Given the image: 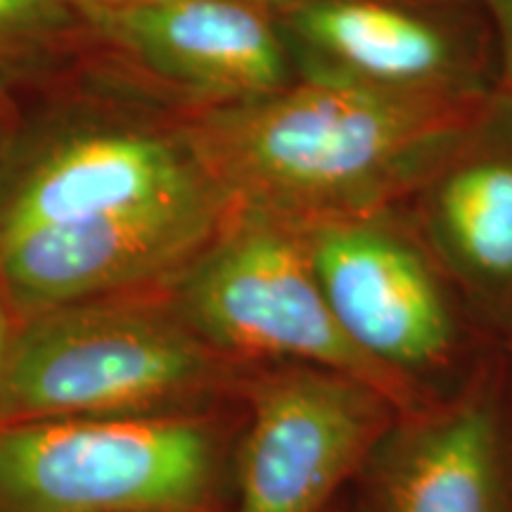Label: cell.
<instances>
[{
	"label": "cell",
	"mask_w": 512,
	"mask_h": 512,
	"mask_svg": "<svg viewBox=\"0 0 512 512\" xmlns=\"http://www.w3.org/2000/svg\"><path fill=\"white\" fill-rule=\"evenodd\" d=\"M15 313L10 311L8 302L0 304V380H3V370H5V361H8V351H10V339L12 332H15Z\"/></svg>",
	"instance_id": "obj_15"
},
{
	"label": "cell",
	"mask_w": 512,
	"mask_h": 512,
	"mask_svg": "<svg viewBox=\"0 0 512 512\" xmlns=\"http://www.w3.org/2000/svg\"><path fill=\"white\" fill-rule=\"evenodd\" d=\"M60 0H0V76L29 62L62 24Z\"/></svg>",
	"instance_id": "obj_13"
},
{
	"label": "cell",
	"mask_w": 512,
	"mask_h": 512,
	"mask_svg": "<svg viewBox=\"0 0 512 512\" xmlns=\"http://www.w3.org/2000/svg\"><path fill=\"white\" fill-rule=\"evenodd\" d=\"M86 15L207 107L264 98L297 81L278 15L249 0H133Z\"/></svg>",
	"instance_id": "obj_9"
},
{
	"label": "cell",
	"mask_w": 512,
	"mask_h": 512,
	"mask_svg": "<svg viewBox=\"0 0 512 512\" xmlns=\"http://www.w3.org/2000/svg\"><path fill=\"white\" fill-rule=\"evenodd\" d=\"M166 285L181 323L223 358H278L356 377L396 411L418 401L411 377L375 363L339 328L297 223L228 211L216 238Z\"/></svg>",
	"instance_id": "obj_3"
},
{
	"label": "cell",
	"mask_w": 512,
	"mask_h": 512,
	"mask_svg": "<svg viewBox=\"0 0 512 512\" xmlns=\"http://www.w3.org/2000/svg\"><path fill=\"white\" fill-rule=\"evenodd\" d=\"M247 399L235 512H323L396 413L370 384L299 363L254 377Z\"/></svg>",
	"instance_id": "obj_6"
},
{
	"label": "cell",
	"mask_w": 512,
	"mask_h": 512,
	"mask_svg": "<svg viewBox=\"0 0 512 512\" xmlns=\"http://www.w3.org/2000/svg\"><path fill=\"white\" fill-rule=\"evenodd\" d=\"M439 266L486 309L512 311V102L489 112L411 197Z\"/></svg>",
	"instance_id": "obj_10"
},
{
	"label": "cell",
	"mask_w": 512,
	"mask_h": 512,
	"mask_svg": "<svg viewBox=\"0 0 512 512\" xmlns=\"http://www.w3.org/2000/svg\"><path fill=\"white\" fill-rule=\"evenodd\" d=\"M489 24L496 57V95L512 102V0H475Z\"/></svg>",
	"instance_id": "obj_14"
},
{
	"label": "cell",
	"mask_w": 512,
	"mask_h": 512,
	"mask_svg": "<svg viewBox=\"0 0 512 512\" xmlns=\"http://www.w3.org/2000/svg\"><path fill=\"white\" fill-rule=\"evenodd\" d=\"M377 446L387 512H503V453L496 418L460 406L413 422Z\"/></svg>",
	"instance_id": "obj_12"
},
{
	"label": "cell",
	"mask_w": 512,
	"mask_h": 512,
	"mask_svg": "<svg viewBox=\"0 0 512 512\" xmlns=\"http://www.w3.org/2000/svg\"><path fill=\"white\" fill-rule=\"evenodd\" d=\"M221 456L200 411L0 422V512H209Z\"/></svg>",
	"instance_id": "obj_4"
},
{
	"label": "cell",
	"mask_w": 512,
	"mask_h": 512,
	"mask_svg": "<svg viewBox=\"0 0 512 512\" xmlns=\"http://www.w3.org/2000/svg\"><path fill=\"white\" fill-rule=\"evenodd\" d=\"M207 185L211 181L181 136L91 133L60 145L19 178L0 207V240L138 209Z\"/></svg>",
	"instance_id": "obj_11"
},
{
	"label": "cell",
	"mask_w": 512,
	"mask_h": 512,
	"mask_svg": "<svg viewBox=\"0 0 512 512\" xmlns=\"http://www.w3.org/2000/svg\"><path fill=\"white\" fill-rule=\"evenodd\" d=\"M510 347H512V344H510Z\"/></svg>",
	"instance_id": "obj_18"
},
{
	"label": "cell",
	"mask_w": 512,
	"mask_h": 512,
	"mask_svg": "<svg viewBox=\"0 0 512 512\" xmlns=\"http://www.w3.org/2000/svg\"><path fill=\"white\" fill-rule=\"evenodd\" d=\"M249 3H256V5H261V8H266V10L275 12V15H280V12L290 10L292 5L302 3V0H249Z\"/></svg>",
	"instance_id": "obj_17"
},
{
	"label": "cell",
	"mask_w": 512,
	"mask_h": 512,
	"mask_svg": "<svg viewBox=\"0 0 512 512\" xmlns=\"http://www.w3.org/2000/svg\"><path fill=\"white\" fill-rule=\"evenodd\" d=\"M226 361L169 299L128 292L19 318L0 380V422L197 411Z\"/></svg>",
	"instance_id": "obj_2"
},
{
	"label": "cell",
	"mask_w": 512,
	"mask_h": 512,
	"mask_svg": "<svg viewBox=\"0 0 512 512\" xmlns=\"http://www.w3.org/2000/svg\"><path fill=\"white\" fill-rule=\"evenodd\" d=\"M494 98L399 100L297 79L204 107L178 136L228 211L311 223L411 200Z\"/></svg>",
	"instance_id": "obj_1"
},
{
	"label": "cell",
	"mask_w": 512,
	"mask_h": 512,
	"mask_svg": "<svg viewBox=\"0 0 512 512\" xmlns=\"http://www.w3.org/2000/svg\"><path fill=\"white\" fill-rule=\"evenodd\" d=\"M214 185L145 207L0 240V292L15 318L169 283L216 238Z\"/></svg>",
	"instance_id": "obj_7"
},
{
	"label": "cell",
	"mask_w": 512,
	"mask_h": 512,
	"mask_svg": "<svg viewBox=\"0 0 512 512\" xmlns=\"http://www.w3.org/2000/svg\"><path fill=\"white\" fill-rule=\"evenodd\" d=\"M62 5H76L83 12H93V10H107V8H119V5L133 3V0H60Z\"/></svg>",
	"instance_id": "obj_16"
},
{
	"label": "cell",
	"mask_w": 512,
	"mask_h": 512,
	"mask_svg": "<svg viewBox=\"0 0 512 512\" xmlns=\"http://www.w3.org/2000/svg\"><path fill=\"white\" fill-rule=\"evenodd\" d=\"M394 209L297 226L344 335L375 363L413 380L415 370L451 354L456 318L437 259Z\"/></svg>",
	"instance_id": "obj_8"
},
{
	"label": "cell",
	"mask_w": 512,
	"mask_h": 512,
	"mask_svg": "<svg viewBox=\"0 0 512 512\" xmlns=\"http://www.w3.org/2000/svg\"><path fill=\"white\" fill-rule=\"evenodd\" d=\"M278 22L302 81L422 102L496 95L494 38L463 0H302Z\"/></svg>",
	"instance_id": "obj_5"
}]
</instances>
